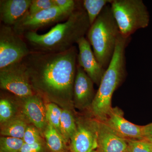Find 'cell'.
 Listing matches in <instances>:
<instances>
[{"label":"cell","mask_w":152,"mask_h":152,"mask_svg":"<svg viewBox=\"0 0 152 152\" xmlns=\"http://www.w3.org/2000/svg\"><path fill=\"white\" fill-rule=\"evenodd\" d=\"M78 53L75 46L61 53L31 51L23 61L35 93L72 110Z\"/></svg>","instance_id":"1"},{"label":"cell","mask_w":152,"mask_h":152,"mask_svg":"<svg viewBox=\"0 0 152 152\" xmlns=\"http://www.w3.org/2000/svg\"><path fill=\"white\" fill-rule=\"evenodd\" d=\"M91 24L84 9L79 8L74 11L65 22L60 23L46 34H39L30 32L23 37L33 51L61 53L68 50L87 34Z\"/></svg>","instance_id":"2"},{"label":"cell","mask_w":152,"mask_h":152,"mask_svg":"<svg viewBox=\"0 0 152 152\" xmlns=\"http://www.w3.org/2000/svg\"><path fill=\"white\" fill-rule=\"evenodd\" d=\"M130 37H124L120 34L110 64L101 80L91 110L96 119L104 122L111 111L113 94L121 85L126 74L125 50Z\"/></svg>","instance_id":"3"},{"label":"cell","mask_w":152,"mask_h":152,"mask_svg":"<svg viewBox=\"0 0 152 152\" xmlns=\"http://www.w3.org/2000/svg\"><path fill=\"white\" fill-rule=\"evenodd\" d=\"M110 4L104 8L87 34L96 58L105 69L111 61L120 34Z\"/></svg>","instance_id":"4"},{"label":"cell","mask_w":152,"mask_h":152,"mask_svg":"<svg viewBox=\"0 0 152 152\" xmlns=\"http://www.w3.org/2000/svg\"><path fill=\"white\" fill-rule=\"evenodd\" d=\"M110 5L120 34L124 37H130L137 30L148 26L149 14L142 0H113Z\"/></svg>","instance_id":"5"},{"label":"cell","mask_w":152,"mask_h":152,"mask_svg":"<svg viewBox=\"0 0 152 152\" xmlns=\"http://www.w3.org/2000/svg\"><path fill=\"white\" fill-rule=\"evenodd\" d=\"M26 42L12 27L0 28V69L23 61L31 53Z\"/></svg>","instance_id":"6"},{"label":"cell","mask_w":152,"mask_h":152,"mask_svg":"<svg viewBox=\"0 0 152 152\" xmlns=\"http://www.w3.org/2000/svg\"><path fill=\"white\" fill-rule=\"evenodd\" d=\"M75 11L55 7L33 15L27 12L12 27L22 37L26 33L37 32L41 28L67 19Z\"/></svg>","instance_id":"7"},{"label":"cell","mask_w":152,"mask_h":152,"mask_svg":"<svg viewBox=\"0 0 152 152\" xmlns=\"http://www.w3.org/2000/svg\"><path fill=\"white\" fill-rule=\"evenodd\" d=\"M0 87L20 99L35 94L23 61L0 69Z\"/></svg>","instance_id":"8"},{"label":"cell","mask_w":152,"mask_h":152,"mask_svg":"<svg viewBox=\"0 0 152 152\" xmlns=\"http://www.w3.org/2000/svg\"><path fill=\"white\" fill-rule=\"evenodd\" d=\"M77 131L71 140L73 152H92L98 148V121L80 119Z\"/></svg>","instance_id":"9"},{"label":"cell","mask_w":152,"mask_h":152,"mask_svg":"<svg viewBox=\"0 0 152 152\" xmlns=\"http://www.w3.org/2000/svg\"><path fill=\"white\" fill-rule=\"evenodd\" d=\"M79 51L77 64L83 68L92 80L94 83L99 86L106 69L98 62L89 42L85 37L78 41Z\"/></svg>","instance_id":"10"},{"label":"cell","mask_w":152,"mask_h":152,"mask_svg":"<svg viewBox=\"0 0 152 152\" xmlns=\"http://www.w3.org/2000/svg\"><path fill=\"white\" fill-rule=\"evenodd\" d=\"M103 122L126 140H140L145 138L143 126L135 124L126 119L122 111L118 107L113 108Z\"/></svg>","instance_id":"11"},{"label":"cell","mask_w":152,"mask_h":152,"mask_svg":"<svg viewBox=\"0 0 152 152\" xmlns=\"http://www.w3.org/2000/svg\"><path fill=\"white\" fill-rule=\"evenodd\" d=\"M94 84L83 68L77 64L73 91L74 106L77 109L84 110L91 108L96 95Z\"/></svg>","instance_id":"12"},{"label":"cell","mask_w":152,"mask_h":152,"mask_svg":"<svg viewBox=\"0 0 152 152\" xmlns=\"http://www.w3.org/2000/svg\"><path fill=\"white\" fill-rule=\"evenodd\" d=\"M20 99L23 103L22 113L24 115L31 124L35 126L42 134H43L48 124L46 105L44 104L42 97L35 94L28 97Z\"/></svg>","instance_id":"13"},{"label":"cell","mask_w":152,"mask_h":152,"mask_svg":"<svg viewBox=\"0 0 152 152\" xmlns=\"http://www.w3.org/2000/svg\"><path fill=\"white\" fill-rule=\"evenodd\" d=\"M98 148L99 152H127L128 142L104 123L98 121Z\"/></svg>","instance_id":"14"},{"label":"cell","mask_w":152,"mask_h":152,"mask_svg":"<svg viewBox=\"0 0 152 152\" xmlns=\"http://www.w3.org/2000/svg\"><path fill=\"white\" fill-rule=\"evenodd\" d=\"M32 0H1L0 18L6 26L14 25L28 11Z\"/></svg>","instance_id":"15"},{"label":"cell","mask_w":152,"mask_h":152,"mask_svg":"<svg viewBox=\"0 0 152 152\" xmlns=\"http://www.w3.org/2000/svg\"><path fill=\"white\" fill-rule=\"evenodd\" d=\"M29 123L23 114H18L8 121L1 125V134L2 137L23 139L25 132L30 125Z\"/></svg>","instance_id":"16"},{"label":"cell","mask_w":152,"mask_h":152,"mask_svg":"<svg viewBox=\"0 0 152 152\" xmlns=\"http://www.w3.org/2000/svg\"><path fill=\"white\" fill-rule=\"evenodd\" d=\"M44 137L47 146L53 152H64L66 142L62 136L51 125L48 124L44 131Z\"/></svg>","instance_id":"17"},{"label":"cell","mask_w":152,"mask_h":152,"mask_svg":"<svg viewBox=\"0 0 152 152\" xmlns=\"http://www.w3.org/2000/svg\"><path fill=\"white\" fill-rule=\"evenodd\" d=\"M60 129L61 134L67 142L71 140L77 131L76 120L71 110L63 109L61 115Z\"/></svg>","instance_id":"18"},{"label":"cell","mask_w":152,"mask_h":152,"mask_svg":"<svg viewBox=\"0 0 152 152\" xmlns=\"http://www.w3.org/2000/svg\"><path fill=\"white\" fill-rule=\"evenodd\" d=\"M113 0H84L83 6L86 12L90 24L92 25L104 8L110 4Z\"/></svg>","instance_id":"19"},{"label":"cell","mask_w":152,"mask_h":152,"mask_svg":"<svg viewBox=\"0 0 152 152\" xmlns=\"http://www.w3.org/2000/svg\"><path fill=\"white\" fill-rule=\"evenodd\" d=\"M46 108L48 124L51 125L61 135L60 129V122L62 108L53 102L47 104Z\"/></svg>","instance_id":"20"},{"label":"cell","mask_w":152,"mask_h":152,"mask_svg":"<svg viewBox=\"0 0 152 152\" xmlns=\"http://www.w3.org/2000/svg\"><path fill=\"white\" fill-rule=\"evenodd\" d=\"M18 114L15 106L10 100L2 99L0 100V124H3Z\"/></svg>","instance_id":"21"},{"label":"cell","mask_w":152,"mask_h":152,"mask_svg":"<svg viewBox=\"0 0 152 152\" xmlns=\"http://www.w3.org/2000/svg\"><path fill=\"white\" fill-rule=\"evenodd\" d=\"M24 143L23 139L11 137H1L0 152H20Z\"/></svg>","instance_id":"22"},{"label":"cell","mask_w":152,"mask_h":152,"mask_svg":"<svg viewBox=\"0 0 152 152\" xmlns=\"http://www.w3.org/2000/svg\"><path fill=\"white\" fill-rule=\"evenodd\" d=\"M128 152H152V140L147 138L140 140H127Z\"/></svg>","instance_id":"23"},{"label":"cell","mask_w":152,"mask_h":152,"mask_svg":"<svg viewBox=\"0 0 152 152\" xmlns=\"http://www.w3.org/2000/svg\"><path fill=\"white\" fill-rule=\"evenodd\" d=\"M42 134L39 130L34 125L30 124L25 132L23 140L25 143L28 145L44 142Z\"/></svg>","instance_id":"24"},{"label":"cell","mask_w":152,"mask_h":152,"mask_svg":"<svg viewBox=\"0 0 152 152\" xmlns=\"http://www.w3.org/2000/svg\"><path fill=\"white\" fill-rule=\"evenodd\" d=\"M55 7L54 0H32L28 13L33 15Z\"/></svg>","instance_id":"25"},{"label":"cell","mask_w":152,"mask_h":152,"mask_svg":"<svg viewBox=\"0 0 152 152\" xmlns=\"http://www.w3.org/2000/svg\"><path fill=\"white\" fill-rule=\"evenodd\" d=\"M45 145L44 142L38 143L34 145L24 143L20 152H45Z\"/></svg>","instance_id":"26"},{"label":"cell","mask_w":152,"mask_h":152,"mask_svg":"<svg viewBox=\"0 0 152 152\" xmlns=\"http://www.w3.org/2000/svg\"><path fill=\"white\" fill-rule=\"evenodd\" d=\"M55 6L61 9L75 10L77 9L76 2L73 0H54Z\"/></svg>","instance_id":"27"},{"label":"cell","mask_w":152,"mask_h":152,"mask_svg":"<svg viewBox=\"0 0 152 152\" xmlns=\"http://www.w3.org/2000/svg\"><path fill=\"white\" fill-rule=\"evenodd\" d=\"M143 134L144 137L152 140V123L143 126Z\"/></svg>","instance_id":"28"},{"label":"cell","mask_w":152,"mask_h":152,"mask_svg":"<svg viewBox=\"0 0 152 152\" xmlns=\"http://www.w3.org/2000/svg\"></svg>","instance_id":"29"},{"label":"cell","mask_w":152,"mask_h":152,"mask_svg":"<svg viewBox=\"0 0 152 152\" xmlns=\"http://www.w3.org/2000/svg\"></svg>","instance_id":"30"}]
</instances>
